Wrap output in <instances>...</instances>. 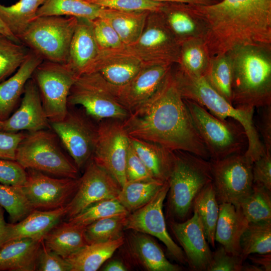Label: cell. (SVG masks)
I'll return each instance as SVG.
<instances>
[{"mask_svg":"<svg viewBox=\"0 0 271 271\" xmlns=\"http://www.w3.org/2000/svg\"><path fill=\"white\" fill-rule=\"evenodd\" d=\"M219 208L215 240L229 253L240 256V238L249 222L239 206L222 203Z\"/></svg>","mask_w":271,"mask_h":271,"instance_id":"4316f807","label":"cell"},{"mask_svg":"<svg viewBox=\"0 0 271 271\" xmlns=\"http://www.w3.org/2000/svg\"><path fill=\"white\" fill-rule=\"evenodd\" d=\"M180 46L160 12H153L139 39L124 49L145 65H174L179 61Z\"/></svg>","mask_w":271,"mask_h":271,"instance_id":"30bf717a","label":"cell"},{"mask_svg":"<svg viewBox=\"0 0 271 271\" xmlns=\"http://www.w3.org/2000/svg\"><path fill=\"white\" fill-rule=\"evenodd\" d=\"M211 57L202 39L182 43L179 61L176 65L184 72L195 76H204Z\"/></svg>","mask_w":271,"mask_h":271,"instance_id":"8d00e7d4","label":"cell"},{"mask_svg":"<svg viewBox=\"0 0 271 271\" xmlns=\"http://www.w3.org/2000/svg\"><path fill=\"white\" fill-rule=\"evenodd\" d=\"M30 52V50L22 43L0 34V82L17 71Z\"/></svg>","mask_w":271,"mask_h":271,"instance_id":"b9f144b4","label":"cell"},{"mask_svg":"<svg viewBox=\"0 0 271 271\" xmlns=\"http://www.w3.org/2000/svg\"><path fill=\"white\" fill-rule=\"evenodd\" d=\"M173 65H145L125 85L110 86L118 101L129 113L150 98L160 87Z\"/></svg>","mask_w":271,"mask_h":271,"instance_id":"d6986e66","label":"cell"},{"mask_svg":"<svg viewBox=\"0 0 271 271\" xmlns=\"http://www.w3.org/2000/svg\"><path fill=\"white\" fill-rule=\"evenodd\" d=\"M100 8L125 12H160L164 2L154 0H86Z\"/></svg>","mask_w":271,"mask_h":271,"instance_id":"f6af8a7d","label":"cell"},{"mask_svg":"<svg viewBox=\"0 0 271 271\" xmlns=\"http://www.w3.org/2000/svg\"><path fill=\"white\" fill-rule=\"evenodd\" d=\"M120 189L117 182L91 159L79 177L75 194L66 205L65 217L72 218L96 202L116 199Z\"/></svg>","mask_w":271,"mask_h":271,"instance_id":"e0dca14e","label":"cell"},{"mask_svg":"<svg viewBox=\"0 0 271 271\" xmlns=\"http://www.w3.org/2000/svg\"><path fill=\"white\" fill-rule=\"evenodd\" d=\"M165 183L153 179L127 181L116 199L130 213L150 201Z\"/></svg>","mask_w":271,"mask_h":271,"instance_id":"836d02e7","label":"cell"},{"mask_svg":"<svg viewBox=\"0 0 271 271\" xmlns=\"http://www.w3.org/2000/svg\"><path fill=\"white\" fill-rule=\"evenodd\" d=\"M189 6L204 23V41L211 57L241 46L271 47V0H221Z\"/></svg>","mask_w":271,"mask_h":271,"instance_id":"7a4b0ae2","label":"cell"},{"mask_svg":"<svg viewBox=\"0 0 271 271\" xmlns=\"http://www.w3.org/2000/svg\"><path fill=\"white\" fill-rule=\"evenodd\" d=\"M253 183L271 190V152L265 153L252 163Z\"/></svg>","mask_w":271,"mask_h":271,"instance_id":"816d5d0a","label":"cell"},{"mask_svg":"<svg viewBox=\"0 0 271 271\" xmlns=\"http://www.w3.org/2000/svg\"><path fill=\"white\" fill-rule=\"evenodd\" d=\"M65 206L51 210L34 209L16 223H8L0 236V248L5 244L23 238L43 239L44 235L65 217Z\"/></svg>","mask_w":271,"mask_h":271,"instance_id":"603a6c76","label":"cell"},{"mask_svg":"<svg viewBox=\"0 0 271 271\" xmlns=\"http://www.w3.org/2000/svg\"><path fill=\"white\" fill-rule=\"evenodd\" d=\"M0 206L9 214L11 223H16L28 216L34 209L22 186L0 183Z\"/></svg>","mask_w":271,"mask_h":271,"instance_id":"60d3db41","label":"cell"},{"mask_svg":"<svg viewBox=\"0 0 271 271\" xmlns=\"http://www.w3.org/2000/svg\"><path fill=\"white\" fill-rule=\"evenodd\" d=\"M101 10L86 0H46L38 8L37 17L65 15L93 20L99 17Z\"/></svg>","mask_w":271,"mask_h":271,"instance_id":"e575fe53","label":"cell"},{"mask_svg":"<svg viewBox=\"0 0 271 271\" xmlns=\"http://www.w3.org/2000/svg\"><path fill=\"white\" fill-rule=\"evenodd\" d=\"M68 107L63 119L50 122V128L79 171L92 158L97 138V123L82 108Z\"/></svg>","mask_w":271,"mask_h":271,"instance_id":"8fae6325","label":"cell"},{"mask_svg":"<svg viewBox=\"0 0 271 271\" xmlns=\"http://www.w3.org/2000/svg\"><path fill=\"white\" fill-rule=\"evenodd\" d=\"M130 144L153 178L167 182L174 158V151L152 142L129 137Z\"/></svg>","mask_w":271,"mask_h":271,"instance_id":"f1b7e54d","label":"cell"},{"mask_svg":"<svg viewBox=\"0 0 271 271\" xmlns=\"http://www.w3.org/2000/svg\"><path fill=\"white\" fill-rule=\"evenodd\" d=\"M219 204L212 182L206 186L197 195L193 204L202 223L208 243L215 247V232L219 215Z\"/></svg>","mask_w":271,"mask_h":271,"instance_id":"d590c367","label":"cell"},{"mask_svg":"<svg viewBox=\"0 0 271 271\" xmlns=\"http://www.w3.org/2000/svg\"><path fill=\"white\" fill-rule=\"evenodd\" d=\"M210 161L212 183L219 204L230 203L239 206L252 188V163L244 153Z\"/></svg>","mask_w":271,"mask_h":271,"instance_id":"4fadbf2b","label":"cell"},{"mask_svg":"<svg viewBox=\"0 0 271 271\" xmlns=\"http://www.w3.org/2000/svg\"><path fill=\"white\" fill-rule=\"evenodd\" d=\"M66 153L53 130L43 129L27 133L17 148L16 161L25 169L56 177L78 178L79 170Z\"/></svg>","mask_w":271,"mask_h":271,"instance_id":"8992f818","label":"cell"},{"mask_svg":"<svg viewBox=\"0 0 271 271\" xmlns=\"http://www.w3.org/2000/svg\"><path fill=\"white\" fill-rule=\"evenodd\" d=\"M36 270L71 271V266L65 258L49 249L42 240L37 259Z\"/></svg>","mask_w":271,"mask_h":271,"instance_id":"681fc988","label":"cell"},{"mask_svg":"<svg viewBox=\"0 0 271 271\" xmlns=\"http://www.w3.org/2000/svg\"><path fill=\"white\" fill-rule=\"evenodd\" d=\"M257 108L259 112L255 126L261 134L265 152H271V105Z\"/></svg>","mask_w":271,"mask_h":271,"instance_id":"db71d44e","label":"cell"},{"mask_svg":"<svg viewBox=\"0 0 271 271\" xmlns=\"http://www.w3.org/2000/svg\"><path fill=\"white\" fill-rule=\"evenodd\" d=\"M263 257H250L251 261L255 264L261 265L263 270L270 271L271 269V256L270 254H262Z\"/></svg>","mask_w":271,"mask_h":271,"instance_id":"11a10c76","label":"cell"},{"mask_svg":"<svg viewBox=\"0 0 271 271\" xmlns=\"http://www.w3.org/2000/svg\"><path fill=\"white\" fill-rule=\"evenodd\" d=\"M2 122L3 121L0 120V130L2 129Z\"/></svg>","mask_w":271,"mask_h":271,"instance_id":"94428289","label":"cell"},{"mask_svg":"<svg viewBox=\"0 0 271 271\" xmlns=\"http://www.w3.org/2000/svg\"><path fill=\"white\" fill-rule=\"evenodd\" d=\"M128 268L121 261L114 259L109 261L102 269L104 271H126Z\"/></svg>","mask_w":271,"mask_h":271,"instance_id":"9f6ffc18","label":"cell"},{"mask_svg":"<svg viewBox=\"0 0 271 271\" xmlns=\"http://www.w3.org/2000/svg\"><path fill=\"white\" fill-rule=\"evenodd\" d=\"M124 236V254L136 265L148 271H179L181 267L171 263L152 236L131 230Z\"/></svg>","mask_w":271,"mask_h":271,"instance_id":"7402d4cb","label":"cell"},{"mask_svg":"<svg viewBox=\"0 0 271 271\" xmlns=\"http://www.w3.org/2000/svg\"><path fill=\"white\" fill-rule=\"evenodd\" d=\"M228 53L233 70L232 105L254 108L271 105V47L244 45Z\"/></svg>","mask_w":271,"mask_h":271,"instance_id":"3957f363","label":"cell"},{"mask_svg":"<svg viewBox=\"0 0 271 271\" xmlns=\"http://www.w3.org/2000/svg\"><path fill=\"white\" fill-rule=\"evenodd\" d=\"M27 173L16 160L0 159V183L23 186L26 182Z\"/></svg>","mask_w":271,"mask_h":271,"instance_id":"c3c4849f","label":"cell"},{"mask_svg":"<svg viewBox=\"0 0 271 271\" xmlns=\"http://www.w3.org/2000/svg\"><path fill=\"white\" fill-rule=\"evenodd\" d=\"M97 141L91 159L121 188L126 182L125 165L129 137L120 120H102L97 122Z\"/></svg>","mask_w":271,"mask_h":271,"instance_id":"5bb4252c","label":"cell"},{"mask_svg":"<svg viewBox=\"0 0 271 271\" xmlns=\"http://www.w3.org/2000/svg\"><path fill=\"white\" fill-rule=\"evenodd\" d=\"M32 78L36 82L49 122L62 120L68 111V97L77 77L64 64L42 62Z\"/></svg>","mask_w":271,"mask_h":271,"instance_id":"7c38bea8","label":"cell"},{"mask_svg":"<svg viewBox=\"0 0 271 271\" xmlns=\"http://www.w3.org/2000/svg\"><path fill=\"white\" fill-rule=\"evenodd\" d=\"M172 72L182 96L193 100L221 119H233L243 127L248 141L245 155L253 163L265 150L256 129L254 108L235 107L218 93L204 76L190 75L177 66Z\"/></svg>","mask_w":271,"mask_h":271,"instance_id":"277c9868","label":"cell"},{"mask_svg":"<svg viewBox=\"0 0 271 271\" xmlns=\"http://www.w3.org/2000/svg\"><path fill=\"white\" fill-rule=\"evenodd\" d=\"M78 20L70 43L68 59L64 64L77 77L85 73L99 51L91 20Z\"/></svg>","mask_w":271,"mask_h":271,"instance_id":"484cf974","label":"cell"},{"mask_svg":"<svg viewBox=\"0 0 271 271\" xmlns=\"http://www.w3.org/2000/svg\"><path fill=\"white\" fill-rule=\"evenodd\" d=\"M129 212L117 200L111 199L96 202L67 221L73 225L86 227L101 219L114 216H126Z\"/></svg>","mask_w":271,"mask_h":271,"instance_id":"7bdbcfd3","label":"cell"},{"mask_svg":"<svg viewBox=\"0 0 271 271\" xmlns=\"http://www.w3.org/2000/svg\"><path fill=\"white\" fill-rule=\"evenodd\" d=\"M125 174L126 182L154 179L133 149L130 142L126 157Z\"/></svg>","mask_w":271,"mask_h":271,"instance_id":"f907efd6","label":"cell"},{"mask_svg":"<svg viewBox=\"0 0 271 271\" xmlns=\"http://www.w3.org/2000/svg\"><path fill=\"white\" fill-rule=\"evenodd\" d=\"M184 100L211 160L246 152L247 136L238 122L231 118L221 119L197 102L185 98Z\"/></svg>","mask_w":271,"mask_h":271,"instance_id":"52a82bcc","label":"cell"},{"mask_svg":"<svg viewBox=\"0 0 271 271\" xmlns=\"http://www.w3.org/2000/svg\"><path fill=\"white\" fill-rule=\"evenodd\" d=\"M22 189L34 209L51 210L65 206L75 194L78 178L52 177L42 172L26 169Z\"/></svg>","mask_w":271,"mask_h":271,"instance_id":"2e32d148","label":"cell"},{"mask_svg":"<svg viewBox=\"0 0 271 271\" xmlns=\"http://www.w3.org/2000/svg\"><path fill=\"white\" fill-rule=\"evenodd\" d=\"M160 13L180 45L192 39L204 40L206 33L204 23L189 4L165 2Z\"/></svg>","mask_w":271,"mask_h":271,"instance_id":"cb8c5ba5","label":"cell"},{"mask_svg":"<svg viewBox=\"0 0 271 271\" xmlns=\"http://www.w3.org/2000/svg\"><path fill=\"white\" fill-rule=\"evenodd\" d=\"M124 241V236L106 242L86 244L65 258L71 271H96Z\"/></svg>","mask_w":271,"mask_h":271,"instance_id":"4dcf8cb0","label":"cell"},{"mask_svg":"<svg viewBox=\"0 0 271 271\" xmlns=\"http://www.w3.org/2000/svg\"><path fill=\"white\" fill-rule=\"evenodd\" d=\"M204 77L218 93L232 104L233 70L228 53L211 57Z\"/></svg>","mask_w":271,"mask_h":271,"instance_id":"74e56055","label":"cell"},{"mask_svg":"<svg viewBox=\"0 0 271 271\" xmlns=\"http://www.w3.org/2000/svg\"><path fill=\"white\" fill-rule=\"evenodd\" d=\"M0 34L4 35L10 39L12 40L15 42L21 43L20 40L15 37L9 30L7 27L3 23V22L0 19Z\"/></svg>","mask_w":271,"mask_h":271,"instance_id":"6f0895ef","label":"cell"},{"mask_svg":"<svg viewBox=\"0 0 271 271\" xmlns=\"http://www.w3.org/2000/svg\"><path fill=\"white\" fill-rule=\"evenodd\" d=\"M261 267L255 264H243L242 270L247 271H262L263 270Z\"/></svg>","mask_w":271,"mask_h":271,"instance_id":"680465c9","label":"cell"},{"mask_svg":"<svg viewBox=\"0 0 271 271\" xmlns=\"http://www.w3.org/2000/svg\"><path fill=\"white\" fill-rule=\"evenodd\" d=\"M248 222H271L270 190L253 184L250 194L238 206Z\"/></svg>","mask_w":271,"mask_h":271,"instance_id":"ab89813d","label":"cell"},{"mask_svg":"<svg viewBox=\"0 0 271 271\" xmlns=\"http://www.w3.org/2000/svg\"><path fill=\"white\" fill-rule=\"evenodd\" d=\"M243 261L241 256L229 253L221 245L212 252L206 271H240Z\"/></svg>","mask_w":271,"mask_h":271,"instance_id":"7dc6e473","label":"cell"},{"mask_svg":"<svg viewBox=\"0 0 271 271\" xmlns=\"http://www.w3.org/2000/svg\"><path fill=\"white\" fill-rule=\"evenodd\" d=\"M27 133L0 130V159L16 160L17 148Z\"/></svg>","mask_w":271,"mask_h":271,"instance_id":"f5cc1de1","label":"cell"},{"mask_svg":"<svg viewBox=\"0 0 271 271\" xmlns=\"http://www.w3.org/2000/svg\"><path fill=\"white\" fill-rule=\"evenodd\" d=\"M5 209L0 206V236L2 231L7 224L5 219Z\"/></svg>","mask_w":271,"mask_h":271,"instance_id":"91938a15","label":"cell"},{"mask_svg":"<svg viewBox=\"0 0 271 271\" xmlns=\"http://www.w3.org/2000/svg\"><path fill=\"white\" fill-rule=\"evenodd\" d=\"M172 68L154 94L122 121L123 127L129 137L209 160L210 155L193 123Z\"/></svg>","mask_w":271,"mask_h":271,"instance_id":"6da1fadb","label":"cell"},{"mask_svg":"<svg viewBox=\"0 0 271 271\" xmlns=\"http://www.w3.org/2000/svg\"><path fill=\"white\" fill-rule=\"evenodd\" d=\"M43 239L23 238L0 248V271H35Z\"/></svg>","mask_w":271,"mask_h":271,"instance_id":"83f0119b","label":"cell"},{"mask_svg":"<svg viewBox=\"0 0 271 271\" xmlns=\"http://www.w3.org/2000/svg\"><path fill=\"white\" fill-rule=\"evenodd\" d=\"M85 228L67 221L60 222L44 235L43 240L49 249L66 258L87 244Z\"/></svg>","mask_w":271,"mask_h":271,"instance_id":"f546056e","label":"cell"},{"mask_svg":"<svg viewBox=\"0 0 271 271\" xmlns=\"http://www.w3.org/2000/svg\"><path fill=\"white\" fill-rule=\"evenodd\" d=\"M51 129L43 108L38 86L31 77L27 81L20 104L2 122V130L32 132Z\"/></svg>","mask_w":271,"mask_h":271,"instance_id":"44dd1931","label":"cell"},{"mask_svg":"<svg viewBox=\"0 0 271 271\" xmlns=\"http://www.w3.org/2000/svg\"><path fill=\"white\" fill-rule=\"evenodd\" d=\"M145 65L124 49L99 50L85 73L97 72L111 87L129 82Z\"/></svg>","mask_w":271,"mask_h":271,"instance_id":"ffe728a7","label":"cell"},{"mask_svg":"<svg viewBox=\"0 0 271 271\" xmlns=\"http://www.w3.org/2000/svg\"><path fill=\"white\" fill-rule=\"evenodd\" d=\"M150 12H125L102 8L99 18L107 21L116 32L125 46L141 36Z\"/></svg>","mask_w":271,"mask_h":271,"instance_id":"1f68e13d","label":"cell"},{"mask_svg":"<svg viewBox=\"0 0 271 271\" xmlns=\"http://www.w3.org/2000/svg\"><path fill=\"white\" fill-rule=\"evenodd\" d=\"M78 21L72 16L37 17L19 40L43 61L65 64Z\"/></svg>","mask_w":271,"mask_h":271,"instance_id":"ba28073f","label":"cell"},{"mask_svg":"<svg viewBox=\"0 0 271 271\" xmlns=\"http://www.w3.org/2000/svg\"><path fill=\"white\" fill-rule=\"evenodd\" d=\"M168 191L167 181L150 201L125 217L124 229L157 237L165 245L168 253L174 259L185 264L187 260L183 249L172 239L166 227L163 208Z\"/></svg>","mask_w":271,"mask_h":271,"instance_id":"9a60e30c","label":"cell"},{"mask_svg":"<svg viewBox=\"0 0 271 271\" xmlns=\"http://www.w3.org/2000/svg\"><path fill=\"white\" fill-rule=\"evenodd\" d=\"M241 256L271 252V222H249L240 238Z\"/></svg>","mask_w":271,"mask_h":271,"instance_id":"f35d334b","label":"cell"},{"mask_svg":"<svg viewBox=\"0 0 271 271\" xmlns=\"http://www.w3.org/2000/svg\"><path fill=\"white\" fill-rule=\"evenodd\" d=\"M174 162L168 180V213L183 220L193 210L194 200L199 192L212 182L211 161L191 153L174 151Z\"/></svg>","mask_w":271,"mask_h":271,"instance_id":"5b68a950","label":"cell"},{"mask_svg":"<svg viewBox=\"0 0 271 271\" xmlns=\"http://www.w3.org/2000/svg\"><path fill=\"white\" fill-rule=\"evenodd\" d=\"M170 227L181 246L191 269L206 271L212 252L197 212L193 209L192 216L185 221H170Z\"/></svg>","mask_w":271,"mask_h":271,"instance_id":"ac0fdd59","label":"cell"},{"mask_svg":"<svg viewBox=\"0 0 271 271\" xmlns=\"http://www.w3.org/2000/svg\"><path fill=\"white\" fill-rule=\"evenodd\" d=\"M125 217H107L87 225L84 234L87 244L106 242L123 237Z\"/></svg>","mask_w":271,"mask_h":271,"instance_id":"ee69618b","label":"cell"},{"mask_svg":"<svg viewBox=\"0 0 271 271\" xmlns=\"http://www.w3.org/2000/svg\"><path fill=\"white\" fill-rule=\"evenodd\" d=\"M43 61L40 56L30 50L27 59L17 71L0 82V120H6L14 112L23 94L27 81Z\"/></svg>","mask_w":271,"mask_h":271,"instance_id":"d4e9b609","label":"cell"},{"mask_svg":"<svg viewBox=\"0 0 271 271\" xmlns=\"http://www.w3.org/2000/svg\"><path fill=\"white\" fill-rule=\"evenodd\" d=\"M46 0H20L5 6L0 4V19L18 39L37 17L38 8Z\"/></svg>","mask_w":271,"mask_h":271,"instance_id":"d6a6232c","label":"cell"},{"mask_svg":"<svg viewBox=\"0 0 271 271\" xmlns=\"http://www.w3.org/2000/svg\"><path fill=\"white\" fill-rule=\"evenodd\" d=\"M91 22L99 50L120 49L125 47L116 32L105 20L98 17Z\"/></svg>","mask_w":271,"mask_h":271,"instance_id":"bcb514c9","label":"cell"},{"mask_svg":"<svg viewBox=\"0 0 271 271\" xmlns=\"http://www.w3.org/2000/svg\"><path fill=\"white\" fill-rule=\"evenodd\" d=\"M67 101L68 106L80 105L96 121L107 119L123 121L129 113L97 72L84 73L77 77L70 89Z\"/></svg>","mask_w":271,"mask_h":271,"instance_id":"9c48e42d","label":"cell"}]
</instances>
